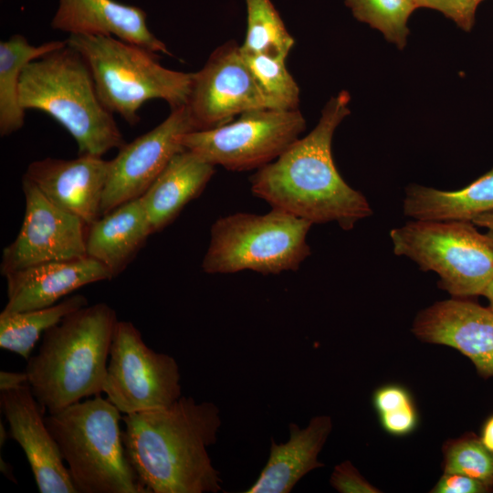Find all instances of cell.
Instances as JSON below:
<instances>
[{"instance_id":"cb8c5ba5","label":"cell","mask_w":493,"mask_h":493,"mask_svg":"<svg viewBox=\"0 0 493 493\" xmlns=\"http://www.w3.org/2000/svg\"><path fill=\"white\" fill-rule=\"evenodd\" d=\"M81 294L64 298L59 302L36 309L0 313V347L28 360L40 336L68 314L87 306Z\"/></svg>"},{"instance_id":"d6986e66","label":"cell","mask_w":493,"mask_h":493,"mask_svg":"<svg viewBox=\"0 0 493 493\" xmlns=\"http://www.w3.org/2000/svg\"><path fill=\"white\" fill-rule=\"evenodd\" d=\"M331 430L332 421L329 415L312 417L304 428L289 423L288 441L278 444L271 439L266 465L256 481L244 492H291L308 473L324 467L318 456Z\"/></svg>"},{"instance_id":"4fadbf2b","label":"cell","mask_w":493,"mask_h":493,"mask_svg":"<svg viewBox=\"0 0 493 493\" xmlns=\"http://www.w3.org/2000/svg\"><path fill=\"white\" fill-rule=\"evenodd\" d=\"M186 107L171 110L169 116L150 131L119 149L110 170L101 202V215L140 198L184 150L183 136L193 131Z\"/></svg>"},{"instance_id":"8fae6325","label":"cell","mask_w":493,"mask_h":493,"mask_svg":"<svg viewBox=\"0 0 493 493\" xmlns=\"http://www.w3.org/2000/svg\"><path fill=\"white\" fill-rule=\"evenodd\" d=\"M186 110L194 131L226 124L244 112L272 109L246 65L239 46L227 42L193 73Z\"/></svg>"},{"instance_id":"f35d334b","label":"cell","mask_w":493,"mask_h":493,"mask_svg":"<svg viewBox=\"0 0 493 493\" xmlns=\"http://www.w3.org/2000/svg\"><path fill=\"white\" fill-rule=\"evenodd\" d=\"M1 470L4 473V475L8 477L10 479L11 478L13 479L11 467L5 461H3L2 458H1Z\"/></svg>"},{"instance_id":"52a82bcc","label":"cell","mask_w":493,"mask_h":493,"mask_svg":"<svg viewBox=\"0 0 493 493\" xmlns=\"http://www.w3.org/2000/svg\"><path fill=\"white\" fill-rule=\"evenodd\" d=\"M311 226L277 208L265 215L220 217L211 226L202 269L208 274L252 270L263 275L297 270L310 255L307 236Z\"/></svg>"},{"instance_id":"83f0119b","label":"cell","mask_w":493,"mask_h":493,"mask_svg":"<svg viewBox=\"0 0 493 493\" xmlns=\"http://www.w3.org/2000/svg\"><path fill=\"white\" fill-rule=\"evenodd\" d=\"M444 473H457L493 488V452L472 432L446 440L442 447Z\"/></svg>"},{"instance_id":"ab89813d","label":"cell","mask_w":493,"mask_h":493,"mask_svg":"<svg viewBox=\"0 0 493 493\" xmlns=\"http://www.w3.org/2000/svg\"><path fill=\"white\" fill-rule=\"evenodd\" d=\"M0 445L1 446H3V445L5 444V440L7 439V435H6V431L5 429V427L3 426V424L1 423L0 425Z\"/></svg>"},{"instance_id":"9c48e42d","label":"cell","mask_w":493,"mask_h":493,"mask_svg":"<svg viewBox=\"0 0 493 493\" xmlns=\"http://www.w3.org/2000/svg\"><path fill=\"white\" fill-rule=\"evenodd\" d=\"M305 128V118L298 109H258L221 126L187 132L182 145L214 166L257 170L282 154Z\"/></svg>"},{"instance_id":"8992f818","label":"cell","mask_w":493,"mask_h":493,"mask_svg":"<svg viewBox=\"0 0 493 493\" xmlns=\"http://www.w3.org/2000/svg\"><path fill=\"white\" fill-rule=\"evenodd\" d=\"M66 41L88 64L101 103L129 124L140 121L148 100H165L171 110L186 105L193 73L163 67L156 53L111 36L69 35Z\"/></svg>"},{"instance_id":"603a6c76","label":"cell","mask_w":493,"mask_h":493,"mask_svg":"<svg viewBox=\"0 0 493 493\" xmlns=\"http://www.w3.org/2000/svg\"><path fill=\"white\" fill-rule=\"evenodd\" d=\"M67 45V41H49L32 46L19 34L0 42V135L20 130L25 110L19 102V81L24 68L33 60Z\"/></svg>"},{"instance_id":"44dd1931","label":"cell","mask_w":493,"mask_h":493,"mask_svg":"<svg viewBox=\"0 0 493 493\" xmlns=\"http://www.w3.org/2000/svg\"><path fill=\"white\" fill-rule=\"evenodd\" d=\"M151 225L140 199L101 215L86 230V255L100 262L112 278L120 275L143 247Z\"/></svg>"},{"instance_id":"74e56055","label":"cell","mask_w":493,"mask_h":493,"mask_svg":"<svg viewBox=\"0 0 493 493\" xmlns=\"http://www.w3.org/2000/svg\"><path fill=\"white\" fill-rule=\"evenodd\" d=\"M482 296L488 299V307L493 310V281L484 290Z\"/></svg>"},{"instance_id":"6da1fadb","label":"cell","mask_w":493,"mask_h":493,"mask_svg":"<svg viewBox=\"0 0 493 493\" xmlns=\"http://www.w3.org/2000/svg\"><path fill=\"white\" fill-rule=\"evenodd\" d=\"M350 101L346 90L330 98L310 132L250 176L252 193L312 225L336 222L348 231L371 216L368 200L343 180L331 153L333 134L350 114Z\"/></svg>"},{"instance_id":"d6a6232c","label":"cell","mask_w":493,"mask_h":493,"mask_svg":"<svg viewBox=\"0 0 493 493\" xmlns=\"http://www.w3.org/2000/svg\"><path fill=\"white\" fill-rule=\"evenodd\" d=\"M458 15V26L465 31H470L475 24L476 13L483 0H454Z\"/></svg>"},{"instance_id":"5bb4252c","label":"cell","mask_w":493,"mask_h":493,"mask_svg":"<svg viewBox=\"0 0 493 493\" xmlns=\"http://www.w3.org/2000/svg\"><path fill=\"white\" fill-rule=\"evenodd\" d=\"M412 331L426 343L449 346L467 357L483 378L493 377V310L471 299L437 301L415 317Z\"/></svg>"},{"instance_id":"e575fe53","label":"cell","mask_w":493,"mask_h":493,"mask_svg":"<svg viewBox=\"0 0 493 493\" xmlns=\"http://www.w3.org/2000/svg\"><path fill=\"white\" fill-rule=\"evenodd\" d=\"M27 382V375L24 372H0V391L18 387Z\"/></svg>"},{"instance_id":"7a4b0ae2","label":"cell","mask_w":493,"mask_h":493,"mask_svg":"<svg viewBox=\"0 0 493 493\" xmlns=\"http://www.w3.org/2000/svg\"><path fill=\"white\" fill-rule=\"evenodd\" d=\"M126 456L147 493H217L219 471L208 448L222 421L212 402L181 396L167 407L125 414Z\"/></svg>"},{"instance_id":"d4e9b609","label":"cell","mask_w":493,"mask_h":493,"mask_svg":"<svg viewBox=\"0 0 493 493\" xmlns=\"http://www.w3.org/2000/svg\"><path fill=\"white\" fill-rule=\"evenodd\" d=\"M246 32L240 51L286 59L295 40L271 1L246 0Z\"/></svg>"},{"instance_id":"ba28073f","label":"cell","mask_w":493,"mask_h":493,"mask_svg":"<svg viewBox=\"0 0 493 493\" xmlns=\"http://www.w3.org/2000/svg\"><path fill=\"white\" fill-rule=\"evenodd\" d=\"M396 256L439 276L452 298L482 295L493 281V239L470 221L412 220L390 232Z\"/></svg>"},{"instance_id":"4316f807","label":"cell","mask_w":493,"mask_h":493,"mask_svg":"<svg viewBox=\"0 0 493 493\" xmlns=\"http://www.w3.org/2000/svg\"><path fill=\"white\" fill-rule=\"evenodd\" d=\"M242 55L272 109H298L299 88L287 69L286 59L262 54Z\"/></svg>"},{"instance_id":"8d00e7d4","label":"cell","mask_w":493,"mask_h":493,"mask_svg":"<svg viewBox=\"0 0 493 493\" xmlns=\"http://www.w3.org/2000/svg\"><path fill=\"white\" fill-rule=\"evenodd\" d=\"M476 226L483 227L486 234L493 239V213L480 215L471 221Z\"/></svg>"},{"instance_id":"836d02e7","label":"cell","mask_w":493,"mask_h":493,"mask_svg":"<svg viewBox=\"0 0 493 493\" xmlns=\"http://www.w3.org/2000/svg\"><path fill=\"white\" fill-rule=\"evenodd\" d=\"M417 8L426 7L442 13L456 25L459 23V15L454 0H414Z\"/></svg>"},{"instance_id":"f546056e","label":"cell","mask_w":493,"mask_h":493,"mask_svg":"<svg viewBox=\"0 0 493 493\" xmlns=\"http://www.w3.org/2000/svg\"><path fill=\"white\" fill-rule=\"evenodd\" d=\"M378 416L383 430L394 436H405L412 434L419 422L414 401Z\"/></svg>"},{"instance_id":"9a60e30c","label":"cell","mask_w":493,"mask_h":493,"mask_svg":"<svg viewBox=\"0 0 493 493\" xmlns=\"http://www.w3.org/2000/svg\"><path fill=\"white\" fill-rule=\"evenodd\" d=\"M0 404L9 435L22 447L39 492L78 493L29 383L1 390Z\"/></svg>"},{"instance_id":"7c38bea8","label":"cell","mask_w":493,"mask_h":493,"mask_svg":"<svg viewBox=\"0 0 493 493\" xmlns=\"http://www.w3.org/2000/svg\"><path fill=\"white\" fill-rule=\"evenodd\" d=\"M22 189L24 219L16 239L3 250L1 274L5 277L31 266L87 256L85 223L51 203L24 176Z\"/></svg>"},{"instance_id":"4dcf8cb0","label":"cell","mask_w":493,"mask_h":493,"mask_svg":"<svg viewBox=\"0 0 493 493\" xmlns=\"http://www.w3.org/2000/svg\"><path fill=\"white\" fill-rule=\"evenodd\" d=\"M493 488L487 484L457 473H444L430 490L431 493H488Z\"/></svg>"},{"instance_id":"3957f363","label":"cell","mask_w":493,"mask_h":493,"mask_svg":"<svg viewBox=\"0 0 493 493\" xmlns=\"http://www.w3.org/2000/svg\"><path fill=\"white\" fill-rule=\"evenodd\" d=\"M106 303L84 306L43 334L25 372L31 391L48 414L103 393L115 326Z\"/></svg>"},{"instance_id":"f1b7e54d","label":"cell","mask_w":493,"mask_h":493,"mask_svg":"<svg viewBox=\"0 0 493 493\" xmlns=\"http://www.w3.org/2000/svg\"><path fill=\"white\" fill-rule=\"evenodd\" d=\"M330 483L340 493H378L349 460L337 465L330 476Z\"/></svg>"},{"instance_id":"ffe728a7","label":"cell","mask_w":493,"mask_h":493,"mask_svg":"<svg viewBox=\"0 0 493 493\" xmlns=\"http://www.w3.org/2000/svg\"><path fill=\"white\" fill-rule=\"evenodd\" d=\"M215 173V166L184 149L176 153L139 198L152 234L170 225L183 208L200 195Z\"/></svg>"},{"instance_id":"2e32d148","label":"cell","mask_w":493,"mask_h":493,"mask_svg":"<svg viewBox=\"0 0 493 493\" xmlns=\"http://www.w3.org/2000/svg\"><path fill=\"white\" fill-rule=\"evenodd\" d=\"M110 161L100 156L75 159L47 157L32 162L24 177L58 207L79 216L87 226L101 216V202Z\"/></svg>"},{"instance_id":"30bf717a","label":"cell","mask_w":493,"mask_h":493,"mask_svg":"<svg viewBox=\"0 0 493 493\" xmlns=\"http://www.w3.org/2000/svg\"><path fill=\"white\" fill-rule=\"evenodd\" d=\"M173 357L144 342L131 322L118 320L110 346L103 393L125 414L167 407L182 396Z\"/></svg>"},{"instance_id":"1f68e13d","label":"cell","mask_w":493,"mask_h":493,"mask_svg":"<svg viewBox=\"0 0 493 493\" xmlns=\"http://www.w3.org/2000/svg\"><path fill=\"white\" fill-rule=\"evenodd\" d=\"M413 401L414 398L409 390L396 383L380 386L372 394V405L378 415Z\"/></svg>"},{"instance_id":"ac0fdd59","label":"cell","mask_w":493,"mask_h":493,"mask_svg":"<svg viewBox=\"0 0 493 493\" xmlns=\"http://www.w3.org/2000/svg\"><path fill=\"white\" fill-rule=\"evenodd\" d=\"M146 18L142 8L115 0H59L51 26L69 35L111 36L153 53L172 56L166 45L150 31Z\"/></svg>"},{"instance_id":"d590c367","label":"cell","mask_w":493,"mask_h":493,"mask_svg":"<svg viewBox=\"0 0 493 493\" xmlns=\"http://www.w3.org/2000/svg\"><path fill=\"white\" fill-rule=\"evenodd\" d=\"M479 437L482 443L493 452V414L484 422Z\"/></svg>"},{"instance_id":"e0dca14e","label":"cell","mask_w":493,"mask_h":493,"mask_svg":"<svg viewBox=\"0 0 493 493\" xmlns=\"http://www.w3.org/2000/svg\"><path fill=\"white\" fill-rule=\"evenodd\" d=\"M5 278L7 302L3 310L5 312L48 307L83 286L113 278L100 262L89 256L31 266Z\"/></svg>"},{"instance_id":"5b68a950","label":"cell","mask_w":493,"mask_h":493,"mask_svg":"<svg viewBox=\"0 0 493 493\" xmlns=\"http://www.w3.org/2000/svg\"><path fill=\"white\" fill-rule=\"evenodd\" d=\"M121 420L100 394L45 416L78 493H147L126 456Z\"/></svg>"},{"instance_id":"484cf974","label":"cell","mask_w":493,"mask_h":493,"mask_svg":"<svg viewBox=\"0 0 493 493\" xmlns=\"http://www.w3.org/2000/svg\"><path fill=\"white\" fill-rule=\"evenodd\" d=\"M354 17L379 30L403 49L409 35L408 20L417 9L414 0H345Z\"/></svg>"},{"instance_id":"277c9868","label":"cell","mask_w":493,"mask_h":493,"mask_svg":"<svg viewBox=\"0 0 493 493\" xmlns=\"http://www.w3.org/2000/svg\"><path fill=\"white\" fill-rule=\"evenodd\" d=\"M19 102L46 112L75 139L79 155L102 156L125 144L113 115L101 103L89 68L68 44L30 62L19 81Z\"/></svg>"},{"instance_id":"7402d4cb","label":"cell","mask_w":493,"mask_h":493,"mask_svg":"<svg viewBox=\"0 0 493 493\" xmlns=\"http://www.w3.org/2000/svg\"><path fill=\"white\" fill-rule=\"evenodd\" d=\"M404 214L414 220L472 221L493 213V167L467 186L443 191L419 184L405 188Z\"/></svg>"}]
</instances>
